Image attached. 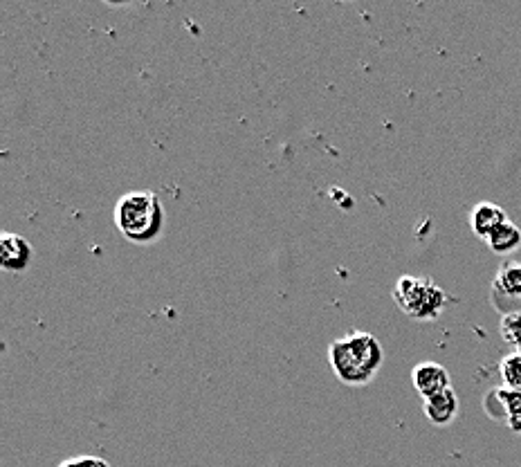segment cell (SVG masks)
<instances>
[{
    "mask_svg": "<svg viewBox=\"0 0 521 467\" xmlns=\"http://www.w3.org/2000/svg\"><path fill=\"white\" fill-rule=\"evenodd\" d=\"M499 375L506 389L521 391V353H508L501 357L499 362Z\"/></svg>",
    "mask_w": 521,
    "mask_h": 467,
    "instance_id": "obj_11",
    "label": "cell"
},
{
    "mask_svg": "<svg viewBox=\"0 0 521 467\" xmlns=\"http://www.w3.org/2000/svg\"><path fill=\"white\" fill-rule=\"evenodd\" d=\"M411 384L423 400L434 398L438 393L452 389L450 371L438 362H420L411 369Z\"/></svg>",
    "mask_w": 521,
    "mask_h": 467,
    "instance_id": "obj_4",
    "label": "cell"
},
{
    "mask_svg": "<svg viewBox=\"0 0 521 467\" xmlns=\"http://www.w3.org/2000/svg\"><path fill=\"white\" fill-rule=\"evenodd\" d=\"M459 407V396H456L454 389H447L434 398L423 400V414L434 427L452 425L456 416H459Z\"/></svg>",
    "mask_w": 521,
    "mask_h": 467,
    "instance_id": "obj_6",
    "label": "cell"
},
{
    "mask_svg": "<svg viewBox=\"0 0 521 467\" xmlns=\"http://www.w3.org/2000/svg\"><path fill=\"white\" fill-rule=\"evenodd\" d=\"M59 467H111L104 459H97V456H75V459L63 461Z\"/></svg>",
    "mask_w": 521,
    "mask_h": 467,
    "instance_id": "obj_13",
    "label": "cell"
},
{
    "mask_svg": "<svg viewBox=\"0 0 521 467\" xmlns=\"http://www.w3.org/2000/svg\"><path fill=\"white\" fill-rule=\"evenodd\" d=\"M32 263V245L27 238L14 232L0 236V265L5 272H25Z\"/></svg>",
    "mask_w": 521,
    "mask_h": 467,
    "instance_id": "obj_5",
    "label": "cell"
},
{
    "mask_svg": "<svg viewBox=\"0 0 521 467\" xmlns=\"http://www.w3.org/2000/svg\"><path fill=\"white\" fill-rule=\"evenodd\" d=\"M495 288L504 297L521 299V263L508 261L501 265L495 279Z\"/></svg>",
    "mask_w": 521,
    "mask_h": 467,
    "instance_id": "obj_10",
    "label": "cell"
},
{
    "mask_svg": "<svg viewBox=\"0 0 521 467\" xmlns=\"http://www.w3.org/2000/svg\"><path fill=\"white\" fill-rule=\"evenodd\" d=\"M492 398H495L501 405V409H504L506 425L513 429V432L521 434V391L501 387L492 391Z\"/></svg>",
    "mask_w": 521,
    "mask_h": 467,
    "instance_id": "obj_8",
    "label": "cell"
},
{
    "mask_svg": "<svg viewBox=\"0 0 521 467\" xmlns=\"http://www.w3.org/2000/svg\"><path fill=\"white\" fill-rule=\"evenodd\" d=\"M504 223H508L506 209L495 203H479L470 212V227H472V232L481 238V241H488V238L495 234Z\"/></svg>",
    "mask_w": 521,
    "mask_h": 467,
    "instance_id": "obj_7",
    "label": "cell"
},
{
    "mask_svg": "<svg viewBox=\"0 0 521 467\" xmlns=\"http://www.w3.org/2000/svg\"><path fill=\"white\" fill-rule=\"evenodd\" d=\"M486 243L495 254H501V256L513 254L521 247V230L515 223L508 221V223L501 225L499 230L492 234Z\"/></svg>",
    "mask_w": 521,
    "mask_h": 467,
    "instance_id": "obj_9",
    "label": "cell"
},
{
    "mask_svg": "<svg viewBox=\"0 0 521 467\" xmlns=\"http://www.w3.org/2000/svg\"><path fill=\"white\" fill-rule=\"evenodd\" d=\"M328 364H331L335 378L346 387H364L373 382L385 364V349L376 335L353 331L331 342Z\"/></svg>",
    "mask_w": 521,
    "mask_h": 467,
    "instance_id": "obj_1",
    "label": "cell"
},
{
    "mask_svg": "<svg viewBox=\"0 0 521 467\" xmlns=\"http://www.w3.org/2000/svg\"><path fill=\"white\" fill-rule=\"evenodd\" d=\"M391 297L402 313L416 322H432V319L441 317L447 301H450L447 292L436 281L414 277V274H402L393 286Z\"/></svg>",
    "mask_w": 521,
    "mask_h": 467,
    "instance_id": "obj_3",
    "label": "cell"
},
{
    "mask_svg": "<svg viewBox=\"0 0 521 467\" xmlns=\"http://www.w3.org/2000/svg\"><path fill=\"white\" fill-rule=\"evenodd\" d=\"M499 333L508 344L513 346L521 344V310H513V313H506L501 317Z\"/></svg>",
    "mask_w": 521,
    "mask_h": 467,
    "instance_id": "obj_12",
    "label": "cell"
},
{
    "mask_svg": "<svg viewBox=\"0 0 521 467\" xmlns=\"http://www.w3.org/2000/svg\"><path fill=\"white\" fill-rule=\"evenodd\" d=\"M115 227L135 245L158 241L164 232V205L153 191H129L115 205Z\"/></svg>",
    "mask_w": 521,
    "mask_h": 467,
    "instance_id": "obj_2",
    "label": "cell"
}]
</instances>
